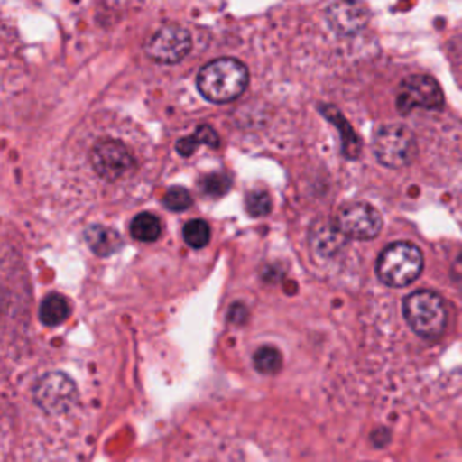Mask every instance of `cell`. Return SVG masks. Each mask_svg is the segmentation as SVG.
<instances>
[{
	"instance_id": "obj_1",
	"label": "cell",
	"mask_w": 462,
	"mask_h": 462,
	"mask_svg": "<svg viewBox=\"0 0 462 462\" xmlns=\"http://www.w3.org/2000/svg\"><path fill=\"white\" fill-rule=\"evenodd\" d=\"M247 81L245 65L235 58H217L206 63L197 74L199 92L211 103L236 99L245 90Z\"/></svg>"
},
{
	"instance_id": "obj_2",
	"label": "cell",
	"mask_w": 462,
	"mask_h": 462,
	"mask_svg": "<svg viewBox=\"0 0 462 462\" xmlns=\"http://www.w3.org/2000/svg\"><path fill=\"white\" fill-rule=\"evenodd\" d=\"M402 314L410 328L424 339H437L448 323L444 300L428 289L408 294L402 301Z\"/></svg>"
},
{
	"instance_id": "obj_3",
	"label": "cell",
	"mask_w": 462,
	"mask_h": 462,
	"mask_svg": "<svg viewBox=\"0 0 462 462\" xmlns=\"http://www.w3.org/2000/svg\"><path fill=\"white\" fill-rule=\"evenodd\" d=\"M422 265L424 258L415 244L393 242L381 251L375 273L388 287H406L419 278Z\"/></svg>"
},
{
	"instance_id": "obj_4",
	"label": "cell",
	"mask_w": 462,
	"mask_h": 462,
	"mask_svg": "<svg viewBox=\"0 0 462 462\" xmlns=\"http://www.w3.org/2000/svg\"><path fill=\"white\" fill-rule=\"evenodd\" d=\"M375 159L386 168L408 166L417 155V139L404 125H384L374 134Z\"/></svg>"
},
{
	"instance_id": "obj_5",
	"label": "cell",
	"mask_w": 462,
	"mask_h": 462,
	"mask_svg": "<svg viewBox=\"0 0 462 462\" xmlns=\"http://www.w3.org/2000/svg\"><path fill=\"white\" fill-rule=\"evenodd\" d=\"M32 395L36 404L51 415L69 411L78 401V390L74 381L61 372H49L40 377Z\"/></svg>"
},
{
	"instance_id": "obj_6",
	"label": "cell",
	"mask_w": 462,
	"mask_h": 462,
	"mask_svg": "<svg viewBox=\"0 0 462 462\" xmlns=\"http://www.w3.org/2000/svg\"><path fill=\"white\" fill-rule=\"evenodd\" d=\"M444 101L439 83L426 74H411L404 78L397 90V110L410 114L415 108H440Z\"/></svg>"
},
{
	"instance_id": "obj_7",
	"label": "cell",
	"mask_w": 462,
	"mask_h": 462,
	"mask_svg": "<svg viewBox=\"0 0 462 462\" xmlns=\"http://www.w3.org/2000/svg\"><path fill=\"white\" fill-rule=\"evenodd\" d=\"M334 222L345 238L354 240H372L383 227L379 211L366 202H352L341 208Z\"/></svg>"
},
{
	"instance_id": "obj_8",
	"label": "cell",
	"mask_w": 462,
	"mask_h": 462,
	"mask_svg": "<svg viewBox=\"0 0 462 462\" xmlns=\"http://www.w3.org/2000/svg\"><path fill=\"white\" fill-rule=\"evenodd\" d=\"M191 47L189 32L179 23H168L159 27L146 42V54L159 63L180 61Z\"/></svg>"
},
{
	"instance_id": "obj_9",
	"label": "cell",
	"mask_w": 462,
	"mask_h": 462,
	"mask_svg": "<svg viewBox=\"0 0 462 462\" xmlns=\"http://www.w3.org/2000/svg\"><path fill=\"white\" fill-rule=\"evenodd\" d=\"M90 164L105 180H117L134 168L130 150L116 139H103L90 150Z\"/></svg>"
},
{
	"instance_id": "obj_10",
	"label": "cell",
	"mask_w": 462,
	"mask_h": 462,
	"mask_svg": "<svg viewBox=\"0 0 462 462\" xmlns=\"http://www.w3.org/2000/svg\"><path fill=\"white\" fill-rule=\"evenodd\" d=\"M327 18L332 29L339 34H354L368 22V11L361 4L337 2L328 5Z\"/></svg>"
},
{
	"instance_id": "obj_11",
	"label": "cell",
	"mask_w": 462,
	"mask_h": 462,
	"mask_svg": "<svg viewBox=\"0 0 462 462\" xmlns=\"http://www.w3.org/2000/svg\"><path fill=\"white\" fill-rule=\"evenodd\" d=\"M85 240L97 256H110L123 247V236L106 226L92 224L85 229Z\"/></svg>"
},
{
	"instance_id": "obj_12",
	"label": "cell",
	"mask_w": 462,
	"mask_h": 462,
	"mask_svg": "<svg viewBox=\"0 0 462 462\" xmlns=\"http://www.w3.org/2000/svg\"><path fill=\"white\" fill-rule=\"evenodd\" d=\"M310 240L314 249L321 254V256H332L343 244L345 236L343 233L337 229L336 222H319L312 233H310Z\"/></svg>"
},
{
	"instance_id": "obj_13",
	"label": "cell",
	"mask_w": 462,
	"mask_h": 462,
	"mask_svg": "<svg viewBox=\"0 0 462 462\" xmlns=\"http://www.w3.org/2000/svg\"><path fill=\"white\" fill-rule=\"evenodd\" d=\"M69 314H70V305L67 298L56 292L47 294L40 305V319L47 327H56L63 323L69 318Z\"/></svg>"
},
{
	"instance_id": "obj_14",
	"label": "cell",
	"mask_w": 462,
	"mask_h": 462,
	"mask_svg": "<svg viewBox=\"0 0 462 462\" xmlns=\"http://www.w3.org/2000/svg\"><path fill=\"white\" fill-rule=\"evenodd\" d=\"M130 235L139 242H153L161 235V220L153 213H139L130 222Z\"/></svg>"
},
{
	"instance_id": "obj_15",
	"label": "cell",
	"mask_w": 462,
	"mask_h": 462,
	"mask_svg": "<svg viewBox=\"0 0 462 462\" xmlns=\"http://www.w3.org/2000/svg\"><path fill=\"white\" fill-rule=\"evenodd\" d=\"M200 144H208V146H211V148L218 146V135H217L215 130H213L211 126H208V125L199 126L193 135L179 139L175 148H177V152H179L180 155L188 157V155H191Z\"/></svg>"
},
{
	"instance_id": "obj_16",
	"label": "cell",
	"mask_w": 462,
	"mask_h": 462,
	"mask_svg": "<svg viewBox=\"0 0 462 462\" xmlns=\"http://www.w3.org/2000/svg\"><path fill=\"white\" fill-rule=\"evenodd\" d=\"M253 363L260 374L271 375L282 368V354L274 346H260L253 356Z\"/></svg>"
},
{
	"instance_id": "obj_17",
	"label": "cell",
	"mask_w": 462,
	"mask_h": 462,
	"mask_svg": "<svg viewBox=\"0 0 462 462\" xmlns=\"http://www.w3.org/2000/svg\"><path fill=\"white\" fill-rule=\"evenodd\" d=\"M209 238H211V231H209L208 222H204L200 218H195V220H189L184 226V240L189 247L200 249V247L208 245Z\"/></svg>"
},
{
	"instance_id": "obj_18",
	"label": "cell",
	"mask_w": 462,
	"mask_h": 462,
	"mask_svg": "<svg viewBox=\"0 0 462 462\" xmlns=\"http://www.w3.org/2000/svg\"><path fill=\"white\" fill-rule=\"evenodd\" d=\"M245 209L251 217H263L271 211V197L263 189H253L245 195Z\"/></svg>"
},
{
	"instance_id": "obj_19",
	"label": "cell",
	"mask_w": 462,
	"mask_h": 462,
	"mask_svg": "<svg viewBox=\"0 0 462 462\" xmlns=\"http://www.w3.org/2000/svg\"><path fill=\"white\" fill-rule=\"evenodd\" d=\"M231 186V179L226 173H209L200 179V189L209 197L224 195Z\"/></svg>"
},
{
	"instance_id": "obj_20",
	"label": "cell",
	"mask_w": 462,
	"mask_h": 462,
	"mask_svg": "<svg viewBox=\"0 0 462 462\" xmlns=\"http://www.w3.org/2000/svg\"><path fill=\"white\" fill-rule=\"evenodd\" d=\"M162 202L171 211H184V209H188L191 206V195H189L188 189H184L180 186H175V188H170L164 193Z\"/></svg>"
},
{
	"instance_id": "obj_21",
	"label": "cell",
	"mask_w": 462,
	"mask_h": 462,
	"mask_svg": "<svg viewBox=\"0 0 462 462\" xmlns=\"http://www.w3.org/2000/svg\"><path fill=\"white\" fill-rule=\"evenodd\" d=\"M451 274H453V280L462 287V254L455 260L453 269H451Z\"/></svg>"
}]
</instances>
